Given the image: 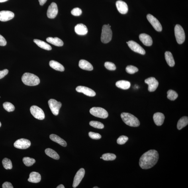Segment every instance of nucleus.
I'll return each instance as SVG.
<instances>
[{"label":"nucleus","mask_w":188,"mask_h":188,"mask_svg":"<svg viewBox=\"0 0 188 188\" xmlns=\"http://www.w3.org/2000/svg\"><path fill=\"white\" fill-rule=\"evenodd\" d=\"M159 159V153L156 151L149 150L144 153L141 156L139 162V164L142 169H150L156 164Z\"/></svg>","instance_id":"f257e3e1"},{"label":"nucleus","mask_w":188,"mask_h":188,"mask_svg":"<svg viewBox=\"0 0 188 188\" xmlns=\"http://www.w3.org/2000/svg\"><path fill=\"white\" fill-rule=\"evenodd\" d=\"M22 81L24 84L30 86H34L39 84L40 79L36 75L32 73H26L22 77Z\"/></svg>","instance_id":"f03ea898"},{"label":"nucleus","mask_w":188,"mask_h":188,"mask_svg":"<svg viewBox=\"0 0 188 188\" xmlns=\"http://www.w3.org/2000/svg\"><path fill=\"white\" fill-rule=\"evenodd\" d=\"M121 117L124 123L132 127H136L140 126V123L138 118L132 114L127 113H123Z\"/></svg>","instance_id":"7ed1b4c3"},{"label":"nucleus","mask_w":188,"mask_h":188,"mask_svg":"<svg viewBox=\"0 0 188 188\" xmlns=\"http://www.w3.org/2000/svg\"><path fill=\"white\" fill-rule=\"evenodd\" d=\"M112 37V32L111 28L107 25H104L102 30L101 40L104 43H107L111 41Z\"/></svg>","instance_id":"20e7f679"},{"label":"nucleus","mask_w":188,"mask_h":188,"mask_svg":"<svg viewBox=\"0 0 188 188\" xmlns=\"http://www.w3.org/2000/svg\"><path fill=\"white\" fill-rule=\"evenodd\" d=\"M175 36L178 43L181 44L184 42L185 35L183 28L182 26L177 24L175 28Z\"/></svg>","instance_id":"39448f33"},{"label":"nucleus","mask_w":188,"mask_h":188,"mask_svg":"<svg viewBox=\"0 0 188 188\" xmlns=\"http://www.w3.org/2000/svg\"><path fill=\"white\" fill-rule=\"evenodd\" d=\"M90 112L91 115L95 117L103 118V119L107 118L108 116L107 112L104 108L101 107L92 108L90 109Z\"/></svg>","instance_id":"423d86ee"},{"label":"nucleus","mask_w":188,"mask_h":188,"mask_svg":"<svg viewBox=\"0 0 188 188\" xmlns=\"http://www.w3.org/2000/svg\"><path fill=\"white\" fill-rule=\"evenodd\" d=\"M48 104L52 113L54 115H58L62 104L60 102L54 99H51L48 101Z\"/></svg>","instance_id":"0eeeda50"},{"label":"nucleus","mask_w":188,"mask_h":188,"mask_svg":"<svg viewBox=\"0 0 188 188\" xmlns=\"http://www.w3.org/2000/svg\"><path fill=\"white\" fill-rule=\"evenodd\" d=\"M31 113L35 118L38 120H43L45 116L43 111L40 107L36 106H32L30 108Z\"/></svg>","instance_id":"6e6552de"},{"label":"nucleus","mask_w":188,"mask_h":188,"mask_svg":"<svg viewBox=\"0 0 188 188\" xmlns=\"http://www.w3.org/2000/svg\"><path fill=\"white\" fill-rule=\"evenodd\" d=\"M147 18L155 30L159 32L162 31V25L156 18L151 14H148L147 16Z\"/></svg>","instance_id":"1a4fd4ad"},{"label":"nucleus","mask_w":188,"mask_h":188,"mask_svg":"<svg viewBox=\"0 0 188 188\" xmlns=\"http://www.w3.org/2000/svg\"><path fill=\"white\" fill-rule=\"evenodd\" d=\"M127 44L131 49L134 52L142 55L145 54V51L144 49L137 43L134 41H129L128 42Z\"/></svg>","instance_id":"9d476101"},{"label":"nucleus","mask_w":188,"mask_h":188,"mask_svg":"<svg viewBox=\"0 0 188 188\" xmlns=\"http://www.w3.org/2000/svg\"><path fill=\"white\" fill-rule=\"evenodd\" d=\"M15 148L20 149H26L31 145L30 141L24 138L19 139L16 141L14 144Z\"/></svg>","instance_id":"9b49d317"},{"label":"nucleus","mask_w":188,"mask_h":188,"mask_svg":"<svg viewBox=\"0 0 188 188\" xmlns=\"http://www.w3.org/2000/svg\"><path fill=\"white\" fill-rule=\"evenodd\" d=\"M58 12L57 4L54 2L52 3L48 7L47 12V16L50 19H54L58 14Z\"/></svg>","instance_id":"f8f14e48"},{"label":"nucleus","mask_w":188,"mask_h":188,"mask_svg":"<svg viewBox=\"0 0 188 188\" xmlns=\"http://www.w3.org/2000/svg\"><path fill=\"white\" fill-rule=\"evenodd\" d=\"M145 82L148 85V90L150 92L156 90L159 85V82L155 78L149 77L145 80Z\"/></svg>","instance_id":"ddd939ff"},{"label":"nucleus","mask_w":188,"mask_h":188,"mask_svg":"<svg viewBox=\"0 0 188 188\" xmlns=\"http://www.w3.org/2000/svg\"><path fill=\"white\" fill-rule=\"evenodd\" d=\"M85 171L84 169L81 168L77 172L73 179V187L76 188L78 187L84 176Z\"/></svg>","instance_id":"4468645a"},{"label":"nucleus","mask_w":188,"mask_h":188,"mask_svg":"<svg viewBox=\"0 0 188 188\" xmlns=\"http://www.w3.org/2000/svg\"><path fill=\"white\" fill-rule=\"evenodd\" d=\"M76 90L79 93H82L88 96L94 97L96 95L95 92L93 90L87 87L79 86L76 88Z\"/></svg>","instance_id":"2eb2a0df"},{"label":"nucleus","mask_w":188,"mask_h":188,"mask_svg":"<svg viewBox=\"0 0 188 188\" xmlns=\"http://www.w3.org/2000/svg\"><path fill=\"white\" fill-rule=\"evenodd\" d=\"M14 14L12 12L8 11H3L0 12V21L5 22L13 19Z\"/></svg>","instance_id":"dca6fc26"},{"label":"nucleus","mask_w":188,"mask_h":188,"mask_svg":"<svg viewBox=\"0 0 188 188\" xmlns=\"http://www.w3.org/2000/svg\"><path fill=\"white\" fill-rule=\"evenodd\" d=\"M118 11L122 14L127 13L128 11V6L126 2L122 1H118L116 2Z\"/></svg>","instance_id":"f3484780"},{"label":"nucleus","mask_w":188,"mask_h":188,"mask_svg":"<svg viewBox=\"0 0 188 188\" xmlns=\"http://www.w3.org/2000/svg\"><path fill=\"white\" fill-rule=\"evenodd\" d=\"M139 38L143 44L146 46H150L153 44V40L151 37L146 34H142L139 36Z\"/></svg>","instance_id":"a211bd4d"},{"label":"nucleus","mask_w":188,"mask_h":188,"mask_svg":"<svg viewBox=\"0 0 188 188\" xmlns=\"http://www.w3.org/2000/svg\"><path fill=\"white\" fill-rule=\"evenodd\" d=\"M153 118L156 125L161 126L162 125L163 122H164L165 116L163 113L158 112V113L154 114L153 116Z\"/></svg>","instance_id":"6ab92c4d"},{"label":"nucleus","mask_w":188,"mask_h":188,"mask_svg":"<svg viewBox=\"0 0 188 188\" xmlns=\"http://www.w3.org/2000/svg\"><path fill=\"white\" fill-rule=\"evenodd\" d=\"M76 33L79 35H84L88 32V29L86 26L83 24H79L76 26L75 27Z\"/></svg>","instance_id":"aec40b11"},{"label":"nucleus","mask_w":188,"mask_h":188,"mask_svg":"<svg viewBox=\"0 0 188 188\" xmlns=\"http://www.w3.org/2000/svg\"><path fill=\"white\" fill-rule=\"evenodd\" d=\"M41 176L39 173L36 172H32L30 173L29 178L28 180L30 182L37 183L41 181Z\"/></svg>","instance_id":"412c9836"},{"label":"nucleus","mask_w":188,"mask_h":188,"mask_svg":"<svg viewBox=\"0 0 188 188\" xmlns=\"http://www.w3.org/2000/svg\"><path fill=\"white\" fill-rule=\"evenodd\" d=\"M79 66L83 70L91 71L93 70V67L90 63L87 60H81L79 61Z\"/></svg>","instance_id":"4be33fe9"},{"label":"nucleus","mask_w":188,"mask_h":188,"mask_svg":"<svg viewBox=\"0 0 188 188\" xmlns=\"http://www.w3.org/2000/svg\"><path fill=\"white\" fill-rule=\"evenodd\" d=\"M50 138L51 140L61 145V146L65 147H66L67 146V144L66 141L56 134H51Z\"/></svg>","instance_id":"5701e85b"},{"label":"nucleus","mask_w":188,"mask_h":188,"mask_svg":"<svg viewBox=\"0 0 188 188\" xmlns=\"http://www.w3.org/2000/svg\"><path fill=\"white\" fill-rule=\"evenodd\" d=\"M46 41L49 43L57 46H62L64 45V42L58 37H49L46 38Z\"/></svg>","instance_id":"b1692460"},{"label":"nucleus","mask_w":188,"mask_h":188,"mask_svg":"<svg viewBox=\"0 0 188 188\" xmlns=\"http://www.w3.org/2000/svg\"><path fill=\"white\" fill-rule=\"evenodd\" d=\"M49 65L52 68L56 70L60 71H64L65 70L64 66L56 61H51L49 62Z\"/></svg>","instance_id":"393cba45"},{"label":"nucleus","mask_w":188,"mask_h":188,"mask_svg":"<svg viewBox=\"0 0 188 188\" xmlns=\"http://www.w3.org/2000/svg\"><path fill=\"white\" fill-rule=\"evenodd\" d=\"M34 42L39 47L44 49V50L48 51L52 50L51 47L50 45L47 44L46 42L37 39H34Z\"/></svg>","instance_id":"a878e982"},{"label":"nucleus","mask_w":188,"mask_h":188,"mask_svg":"<svg viewBox=\"0 0 188 188\" xmlns=\"http://www.w3.org/2000/svg\"><path fill=\"white\" fill-rule=\"evenodd\" d=\"M165 57L166 62L169 66L173 67L174 66L175 62L172 54L170 52L166 51L165 53Z\"/></svg>","instance_id":"bb28decb"},{"label":"nucleus","mask_w":188,"mask_h":188,"mask_svg":"<svg viewBox=\"0 0 188 188\" xmlns=\"http://www.w3.org/2000/svg\"><path fill=\"white\" fill-rule=\"evenodd\" d=\"M116 86L120 89L127 90L129 89L131 84L129 82L125 80L118 81L116 83Z\"/></svg>","instance_id":"cd10ccee"},{"label":"nucleus","mask_w":188,"mask_h":188,"mask_svg":"<svg viewBox=\"0 0 188 188\" xmlns=\"http://www.w3.org/2000/svg\"><path fill=\"white\" fill-rule=\"evenodd\" d=\"M188 118L187 116H184L180 119L178 122L177 128L179 130H181L187 125Z\"/></svg>","instance_id":"c85d7f7f"},{"label":"nucleus","mask_w":188,"mask_h":188,"mask_svg":"<svg viewBox=\"0 0 188 188\" xmlns=\"http://www.w3.org/2000/svg\"><path fill=\"white\" fill-rule=\"evenodd\" d=\"M45 153L48 156L55 160H59L60 158L59 155L56 151L50 148H47L45 150Z\"/></svg>","instance_id":"c756f323"},{"label":"nucleus","mask_w":188,"mask_h":188,"mask_svg":"<svg viewBox=\"0 0 188 188\" xmlns=\"http://www.w3.org/2000/svg\"><path fill=\"white\" fill-rule=\"evenodd\" d=\"M116 158L115 154L112 153H106L102 156V159L105 161H113L115 160Z\"/></svg>","instance_id":"7c9ffc66"},{"label":"nucleus","mask_w":188,"mask_h":188,"mask_svg":"<svg viewBox=\"0 0 188 188\" xmlns=\"http://www.w3.org/2000/svg\"><path fill=\"white\" fill-rule=\"evenodd\" d=\"M23 162L26 166L30 167L35 163L36 161L34 159L29 157H24L23 159Z\"/></svg>","instance_id":"2f4dec72"},{"label":"nucleus","mask_w":188,"mask_h":188,"mask_svg":"<svg viewBox=\"0 0 188 188\" xmlns=\"http://www.w3.org/2000/svg\"><path fill=\"white\" fill-rule=\"evenodd\" d=\"M167 98L171 101H175L178 97V95L175 91L170 90L167 92Z\"/></svg>","instance_id":"473e14b6"},{"label":"nucleus","mask_w":188,"mask_h":188,"mask_svg":"<svg viewBox=\"0 0 188 188\" xmlns=\"http://www.w3.org/2000/svg\"><path fill=\"white\" fill-rule=\"evenodd\" d=\"M2 164L4 168L7 170L11 169L12 168V164L11 161L7 158L3 159Z\"/></svg>","instance_id":"72a5a7b5"},{"label":"nucleus","mask_w":188,"mask_h":188,"mask_svg":"<svg viewBox=\"0 0 188 188\" xmlns=\"http://www.w3.org/2000/svg\"><path fill=\"white\" fill-rule=\"evenodd\" d=\"M3 106L4 109L8 112H13L15 110V107L9 102H5L3 104Z\"/></svg>","instance_id":"f704fd0d"},{"label":"nucleus","mask_w":188,"mask_h":188,"mask_svg":"<svg viewBox=\"0 0 188 188\" xmlns=\"http://www.w3.org/2000/svg\"><path fill=\"white\" fill-rule=\"evenodd\" d=\"M89 124L93 127L99 129H103L104 127V124L101 122L97 121H91L90 122Z\"/></svg>","instance_id":"c9c22d12"},{"label":"nucleus","mask_w":188,"mask_h":188,"mask_svg":"<svg viewBox=\"0 0 188 188\" xmlns=\"http://www.w3.org/2000/svg\"><path fill=\"white\" fill-rule=\"evenodd\" d=\"M126 72L129 73V74H132L136 73L138 71V69L136 67L132 65L128 66L126 68Z\"/></svg>","instance_id":"e433bc0d"},{"label":"nucleus","mask_w":188,"mask_h":188,"mask_svg":"<svg viewBox=\"0 0 188 188\" xmlns=\"http://www.w3.org/2000/svg\"><path fill=\"white\" fill-rule=\"evenodd\" d=\"M105 66L106 69L110 70H116V67L115 64L114 63L109 62H106L105 63Z\"/></svg>","instance_id":"4c0bfd02"},{"label":"nucleus","mask_w":188,"mask_h":188,"mask_svg":"<svg viewBox=\"0 0 188 188\" xmlns=\"http://www.w3.org/2000/svg\"><path fill=\"white\" fill-rule=\"evenodd\" d=\"M128 140L127 137L125 136H120L117 140V143L119 145H123L125 144Z\"/></svg>","instance_id":"58836bf2"},{"label":"nucleus","mask_w":188,"mask_h":188,"mask_svg":"<svg viewBox=\"0 0 188 188\" xmlns=\"http://www.w3.org/2000/svg\"><path fill=\"white\" fill-rule=\"evenodd\" d=\"M82 13V11L79 8H75L71 11V14L75 16H79L81 15Z\"/></svg>","instance_id":"ea45409f"},{"label":"nucleus","mask_w":188,"mask_h":188,"mask_svg":"<svg viewBox=\"0 0 188 188\" xmlns=\"http://www.w3.org/2000/svg\"><path fill=\"white\" fill-rule=\"evenodd\" d=\"M89 135L91 138L94 140H99L101 138V134L96 133L90 132L89 133Z\"/></svg>","instance_id":"a19ab883"},{"label":"nucleus","mask_w":188,"mask_h":188,"mask_svg":"<svg viewBox=\"0 0 188 188\" xmlns=\"http://www.w3.org/2000/svg\"><path fill=\"white\" fill-rule=\"evenodd\" d=\"M7 42L5 39L0 35V46H5L7 45Z\"/></svg>","instance_id":"79ce46f5"},{"label":"nucleus","mask_w":188,"mask_h":188,"mask_svg":"<svg viewBox=\"0 0 188 188\" xmlns=\"http://www.w3.org/2000/svg\"><path fill=\"white\" fill-rule=\"evenodd\" d=\"M8 73H9V70L7 69L0 71V79H2L6 75L8 74Z\"/></svg>","instance_id":"37998d69"},{"label":"nucleus","mask_w":188,"mask_h":188,"mask_svg":"<svg viewBox=\"0 0 188 188\" xmlns=\"http://www.w3.org/2000/svg\"><path fill=\"white\" fill-rule=\"evenodd\" d=\"M3 188H13V186H12L11 183L9 182H5L2 185Z\"/></svg>","instance_id":"c03bdc74"},{"label":"nucleus","mask_w":188,"mask_h":188,"mask_svg":"<svg viewBox=\"0 0 188 188\" xmlns=\"http://www.w3.org/2000/svg\"><path fill=\"white\" fill-rule=\"evenodd\" d=\"M47 0H38L40 5L41 6L43 5L46 2Z\"/></svg>","instance_id":"a18cd8bd"},{"label":"nucleus","mask_w":188,"mask_h":188,"mask_svg":"<svg viewBox=\"0 0 188 188\" xmlns=\"http://www.w3.org/2000/svg\"><path fill=\"white\" fill-rule=\"evenodd\" d=\"M57 188H65L64 186V185L62 184H61L58 186V187H57Z\"/></svg>","instance_id":"49530a36"},{"label":"nucleus","mask_w":188,"mask_h":188,"mask_svg":"<svg viewBox=\"0 0 188 188\" xmlns=\"http://www.w3.org/2000/svg\"><path fill=\"white\" fill-rule=\"evenodd\" d=\"M8 1V0H0V3Z\"/></svg>","instance_id":"de8ad7c7"},{"label":"nucleus","mask_w":188,"mask_h":188,"mask_svg":"<svg viewBox=\"0 0 188 188\" xmlns=\"http://www.w3.org/2000/svg\"><path fill=\"white\" fill-rule=\"evenodd\" d=\"M93 188H98V187H93Z\"/></svg>","instance_id":"09e8293b"},{"label":"nucleus","mask_w":188,"mask_h":188,"mask_svg":"<svg viewBox=\"0 0 188 188\" xmlns=\"http://www.w3.org/2000/svg\"><path fill=\"white\" fill-rule=\"evenodd\" d=\"M1 122H0V127H1Z\"/></svg>","instance_id":"8fccbe9b"},{"label":"nucleus","mask_w":188,"mask_h":188,"mask_svg":"<svg viewBox=\"0 0 188 188\" xmlns=\"http://www.w3.org/2000/svg\"><path fill=\"white\" fill-rule=\"evenodd\" d=\"M101 159H102V157H101Z\"/></svg>","instance_id":"3c124183"}]
</instances>
